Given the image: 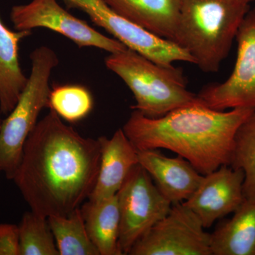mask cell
I'll return each mask as SVG.
<instances>
[{"label":"cell","mask_w":255,"mask_h":255,"mask_svg":"<svg viewBox=\"0 0 255 255\" xmlns=\"http://www.w3.org/2000/svg\"><path fill=\"white\" fill-rule=\"evenodd\" d=\"M100 162L98 138L82 136L50 110L28 135L12 180L33 212L68 216L91 195Z\"/></svg>","instance_id":"6da1fadb"},{"label":"cell","mask_w":255,"mask_h":255,"mask_svg":"<svg viewBox=\"0 0 255 255\" xmlns=\"http://www.w3.org/2000/svg\"><path fill=\"white\" fill-rule=\"evenodd\" d=\"M255 110L220 111L196 104L157 119L132 110L122 129L137 150L172 151L206 175L230 165L236 132Z\"/></svg>","instance_id":"7a4b0ae2"},{"label":"cell","mask_w":255,"mask_h":255,"mask_svg":"<svg viewBox=\"0 0 255 255\" xmlns=\"http://www.w3.org/2000/svg\"><path fill=\"white\" fill-rule=\"evenodd\" d=\"M250 9L239 0H182L176 43L203 72L216 73Z\"/></svg>","instance_id":"3957f363"},{"label":"cell","mask_w":255,"mask_h":255,"mask_svg":"<svg viewBox=\"0 0 255 255\" xmlns=\"http://www.w3.org/2000/svg\"><path fill=\"white\" fill-rule=\"evenodd\" d=\"M105 64L132 92V110L146 117L159 118L181 107L204 104L188 90L182 69L174 65H160L127 48L110 53Z\"/></svg>","instance_id":"277c9868"},{"label":"cell","mask_w":255,"mask_h":255,"mask_svg":"<svg viewBox=\"0 0 255 255\" xmlns=\"http://www.w3.org/2000/svg\"><path fill=\"white\" fill-rule=\"evenodd\" d=\"M30 58L31 70L27 83L0 127V168L11 180L21 162L28 135L38 123L42 110L48 107L50 77L59 63L56 53L48 46L38 47Z\"/></svg>","instance_id":"5b68a950"},{"label":"cell","mask_w":255,"mask_h":255,"mask_svg":"<svg viewBox=\"0 0 255 255\" xmlns=\"http://www.w3.org/2000/svg\"><path fill=\"white\" fill-rule=\"evenodd\" d=\"M120 212L119 247L122 255H129L135 243L172 208L140 164L129 172L117 194Z\"/></svg>","instance_id":"8992f818"},{"label":"cell","mask_w":255,"mask_h":255,"mask_svg":"<svg viewBox=\"0 0 255 255\" xmlns=\"http://www.w3.org/2000/svg\"><path fill=\"white\" fill-rule=\"evenodd\" d=\"M68 8L86 13L97 26L104 28L129 49L165 66L177 62L194 64L190 54L174 42L156 36L121 16L105 0H62Z\"/></svg>","instance_id":"52a82bcc"},{"label":"cell","mask_w":255,"mask_h":255,"mask_svg":"<svg viewBox=\"0 0 255 255\" xmlns=\"http://www.w3.org/2000/svg\"><path fill=\"white\" fill-rule=\"evenodd\" d=\"M183 204H172L165 217L132 246L130 255H212L211 234Z\"/></svg>","instance_id":"ba28073f"},{"label":"cell","mask_w":255,"mask_h":255,"mask_svg":"<svg viewBox=\"0 0 255 255\" xmlns=\"http://www.w3.org/2000/svg\"><path fill=\"white\" fill-rule=\"evenodd\" d=\"M10 18L15 29L31 31L45 28L60 33L79 48H92L117 53L127 48L118 40L105 36L83 20L75 17L57 0H31L11 8Z\"/></svg>","instance_id":"9c48e42d"},{"label":"cell","mask_w":255,"mask_h":255,"mask_svg":"<svg viewBox=\"0 0 255 255\" xmlns=\"http://www.w3.org/2000/svg\"><path fill=\"white\" fill-rule=\"evenodd\" d=\"M236 40L237 58L229 78L204 87L198 94L203 103L213 110H255V8L245 16Z\"/></svg>","instance_id":"30bf717a"},{"label":"cell","mask_w":255,"mask_h":255,"mask_svg":"<svg viewBox=\"0 0 255 255\" xmlns=\"http://www.w3.org/2000/svg\"><path fill=\"white\" fill-rule=\"evenodd\" d=\"M244 173L241 169L223 165L204 175L199 187L183 204L198 216L205 228L233 214L245 200Z\"/></svg>","instance_id":"8fae6325"},{"label":"cell","mask_w":255,"mask_h":255,"mask_svg":"<svg viewBox=\"0 0 255 255\" xmlns=\"http://www.w3.org/2000/svg\"><path fill=\"white\" fill-rule=\"evenodd\" d=\"M138 160L161 194L172 204L188 200L204 177L182 156L168 157L159 149L138 151Z\"/></svg>","instance_id":"7c38bea8"},{"label":"cell","mask_w":255,"mask_h":255,"mask_svg":"<svg viewBox=\"0 0 255 255\" xmlns=\"http://www.w3.org/2000/svg\"><path fill=\"white\" fill-rule=\"evenodd\" d=\"M100 162L97 181L88 199L98 200L116 195L132 167L139 164L138 151L119 128L108 137L98 138Z\"/></svg>","instance_id":"4fadbf2b"},{"label":"cell","mask_w":255,"mask_h":255,"mask_svg":"<svg viewBox=\"0 0 255 255\" xmlns=\"http://www.w3.org/2000/svg\"><path fill=\"white\" fill-rule=\"evenodd\" d=\"M114 11L156 36L176 43L182 0H105Z\"/></svg>","instance_id":"5bb4252c"},{"label":"cell","mask_w":255,"mask_h":255,"mask_svg":"<svg viewBox=\"0 0 255 255\" xmlns=\"http://www.w3.org/2000/svg\"><path fill=\"white\" fill-rule=\"evenodd\" d=\"M212 255H255V200L245 199L211 234Z\"/></svg>","instance_id":"9a60e30c"},{"label":"cell","mask_w":255,"mask_h":255,"mask_svg":"<svg viewBox=\"0 0 255 255\" xmlns=\"http://www.w3.org/2000/svg\"><path fill=\"white\" fill-rule=\"evenodd\" d=\"M31 31H12L0 18V112L7 116L27 83L18 59V46Z\"/></svg>","instance_id":"2e32d148"},{"label":"cell","mask_w":255,"mask_h":255,"mask_svg":"<svg viewBox=\"0 0 255 255\" xmlns=\"http://www.w3.org/2000/svg\"><path fill=\"white\" fill-rule=\"evenodd\" d=\"M80 210L89 236L100 255H122L119 247L120 212L117 195L87 199Z\"/></svg>","instance_id":"e0dca14e"},{"label":"cell","mask_w":255,"mask_h":255,"mask_svg":"<svg viewBox=\"0 0 255 255\" xmlns=\"http://www.w3.org/2000/svg\"><path fill=\"white\" fill-rule=\"evenodd\" d=\"M60 255H100L92 243L80 208L68 216L48 217Z\"/></svg>","instance_id":"ac0fdd59"},{"label":"cell","mask_w":255,"mask_h":255,"mask_svg":"<svg viewBox=\"0 0 255 255\" xmlns=\"http://www.w3.org/2000/svg\"><path fill=\"white\" fill-rule=\"evenodd\" d=\"M230 166L243 170L245 198L255 200V110L236 132Z\"/></svg>","instance_id":"d6986e66"},{"label":"cell","mask_w":255,"mask_h":255,"mask_svg":"<svg viewBox=\"0 0 255 255\" xmlns=\"http://www.w3.org/2000/svg\"><path fill=\"white\" fill-rule=\"evenodd\" d=\"M18 226L20 255H60L48 218L28 211Z\"/></svg>","instance_id":"ffe728a7"},{"label":"cell","mask_w":255,"mask_h":255,"mask_svg":"<svg viewBox=\"0 0 255 255\" xmlns=\"http://www.w3.org/2000/svg\"><path fill=\"white\" fill-rule=\"evenodd\" d=\"M91 92L78 85H56L50 90L48 108L70 123L87 117L93 109Z\"/></svg>","instance_id":"44dd1931"},{"label":"cell","mask_w":255,"mask_h":255,"mask_svg":"<svg viewBox=\"0 0 255 255\" xmlns=\"http://www.w3.org/2000/svg\"><path fill=\"white\" fill-rule=\"evenodd\" d=\"M0 255H20L19 232L16 225L0 224Z\"/></svg>","instance_id":"7402d4cb"},{"label":"cell","mask_w":255,"mask_h":255,"mask_svg":"<svg viewBox=\"0 0 255 255\" xmlns=\"http://www.w3.org/2000/svg\"><path fill=\"white\" fill-rule=\"evenodd\" d=\"M241 2L246 3V4H250V3L253 0H239Z\"/></svg>","instance_id":"603a6c76"},{"label":"cell","mask_w":255,"mask_h":255,"mask_svg":"<svg viewBox=\"0 0 255 255\" xmlns=\"http://www.w3.org/2000/svg\"><path fill=\"white\" fill-rule=\"evenodd\" d=\"M1 122H2V119L0 118V127H1Z\"/></svg>","instance_id":"cb8c5ba5"},{"label":"cell","mask_w":255,"mask_h":255,"mask_svg":"<svg viewBox=\"0 0 255 255\" xmlns=\"http://www.w3.org/2000/svg\"><path fill=\"white\" fill-rule=\"evenodd\" d=\"M1 168H0V173H1Z\"/></svg>","instance_id":"d4e9b609"}]
</instances>
